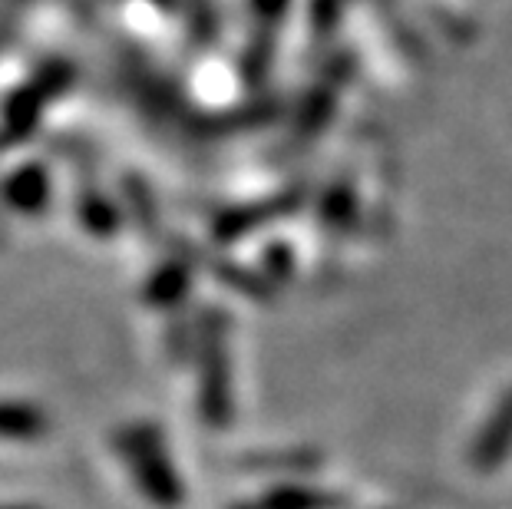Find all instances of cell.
<instances>
[{
    "mask_svg": "<svg viewBox=\"0 0 512 509\" xmlns=\"http://www.w3.org/2000/svg\"><path fill=\"white\" fill-rule=\"evenodd\" d=\"M116 450H119V457L129 463L139 490H143L159 509L182 506V500H185L182 480H179L176 467L169 463L166 443H162L156 427H146V424L126 427L116 437Z\"/></svg>",
    "mask_w": 512,
    "mask_h": 509,
    "instance_id": "1",
    "label": "cell"
},
{
    "mask_svg": "<svg viewBox=\"0 0 512 509\" xmlns=\"http://www.w3.org/2000/svg\"><path fill=\"white\" fill-rule=\"evenodd\" d=\"M70 77L73 73L67 63H50V67H43L24 90H17L10 96L7 110H4V123H0V149L17 146L20 139H27L30 129L37 126L43 106H47L53 96L63 93V86H67Z\"/></svg>",
    "mask_w": 512,
    "mask_h": 509,
    "instance_id": "2",
    "label": "cell"
},
{
    "mask_svg": "<svg viewBox=\"0 0 512 509\" xmlns=\"http://www.w3.org/2000/svg\"><path fill=\"white\" fill-rule=\"evenodd\" d=\"M512 450V394L506 397V404L496 410V417L489 420L486 430L479 433L473 460L479 470H493L499 467Z\"/></svg>",
    "mask_w": 512,
    "mask_h": 509,
    "instance_id": "3",
    "label": "cell"
},
{
    "mask_svg": "<svg viewBox=\"0 0 512 509\" xmlns=\"http://www.w3.org/2000/svg\"><path fill=\"white\" fill-rule=\"evenodd\" d=\"M235 509H344V500L328 490H311V486H281Z\"/></svg>",
    "mask_w": 512,
    "mask_h": 509,
    "instance_id": "4",
    "label": "cell"
},
{
    "mask_svg": "<svg viewBox=\"0 0 512 509\" xmlns=\"http://www.w3.org/2000/svg\"><path fill=\"white\" fill-rule=\"evenodd\" d=\"M4 199L20 212H40L50 199V179L40 166H24L4 179Z\"/></svg>",
    "mask_w": 512,
    "mask_h": 509,
    "instance_id": "5",
    "label": "cell"
},
{
    "mask_svg": "<svg viewBox=\"0 0 512 509\" xmlns=\"http://www.w3.org/2000/svg\"><path fill=\"white\" fill-rule=\"evenodd\" d=\"M50 430V420L34 404L0 400V440H40Z\"/></svg>",
    "mask_w": 512,
    "mask_h": 509,
    "instance_id": "6",
    "label": "cell"
},
{
    "mask_svg": "<svg viewBox=\"0 0 512 509\" xmlns=\"http://www.w3.org/2000/svg\"><path fill=\"white\" fill-rule=\"evenodd\" d=\"M0 509H37V506H0Z\"/></svg>",
    "mask_w": 512,
    "mask_h": 509,
    "instance_id": "7",
    "label": "cell"
}]
</instances>
